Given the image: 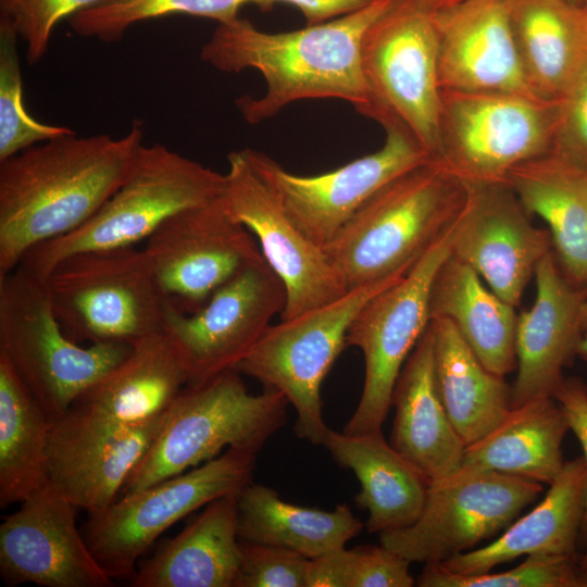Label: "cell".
I'll return each instance as SVG.
<instances>
[{"label":"cell","instance_id":"obj_1","mask_svg":"<svg viewBox=\"0 0 587 587\" xmlns=\"http://www.w3.org/2000/svg\"><path fill=\"white\" fill-rule=\"evenodd\" d=\"M142 139L137 124L120 138L73 132L0 161V276L37 245L90 220L124 180Z\"/></svg>","mask_w":587,"mask_h":587},{"label":"cell","instance_id":"obj_2","mask_svg":"<svg viewBox=\"0 0 587 587\" xmlns=\"http://www.w3.org/2000/svg\"><path fill=\"white\" fill-rule=\"evenodd\" d=\"M394 1L377 0L354 13L282 33L262 32L238 17L217 25L200 57L226 73L249 68L261 73L264 93L237 100L250 124L307 99H339L362 114L370 103L361 64L362 40Z\"/></svg>","mask_w":587,"mask_h":587},{"label":"cell","instance_id":"obj_3","mask_svg":"<svg viewBox=\"0 0 587 587\" xmlns=\"http://www.w3.org/2000/svg\"><path fill=\"white\" fill-rule=\"evenodd\" d=\"M465 184L435 160L375 192L323 247L348 290L407 273L455 221Z\"/></svg>","mask_w":587,"mask_h":587},{"label":"cell","instance_id":"obj_4","mask_svg":"<svg viewBox=\"0 0 587 587\" xmlns=\"http://www.w3.org/2000/svg\"><path fill=\"white\" fill-rule=\"evenodd\" d=\"M287 404L273 389L250 394L236 370L186 385L127 478L122 496L208 462L225 447L260 451L285 425Z\"/></svg>","mask_w":587,"mask_h":587},{"label":"cell","instance_id":"obj_5","mask_svg":"<svg viewBox=\"0 0 587 587\" xmlns=\"http://www.w3.org/2000/svg\"><path fill=\"white\" fill-rule=\"evenodd\" d=\"M130 350L120 342L80 346L63 330L45 279L22 265L0 276V354L50 421L63 416Z\"/></svg>","mask_w":587,"mask_h":587},{"label":"cell","instance_id":"obj_6","mask_svg":"<svg viewBox=\"0 0 587 587\" xmlns=\"http://www.w3.org/2000/svg\"><path fill=\"white\" fill-rule=\"evenodd\" d=\"M224 174L163 145L138 149L114 193L79 228L30 249L18 265L45 279L75 252L135 246L173 214L222 197Z\"/></svg>","mask_w":587,"mask_h":587},{"label":"cell","instance_id":"obj_7","mask_svg":"<svg viewBox=\"0 0 587 587\" xmlns=\"http://www.w3.org/2000/svg\"><path fill=\"white\" fill-rule=\"evenodd\" d=\"M361 64L370 98L362 114L404 129L435 160L441 113L435 11L421 0H395L365 32Z\"/></svg>","mask_w":587,"mask_h":587},{"label":"cell","instance_id":"obj_8","mask_svg":"<svg viewBox=\"0 0 587 587\" xmlns=\"http://www.w3.org/2000/svg\"><path fill=\"white\" fill-rule=\"evenodd\" d=\"M55 315L76 342L133 346L164 330L166 298L143 249L75 252L45 278Z\"/></svg>","mask_w":587,"mask_h":587},{"label":"cell","instance_id":"obj_9","mask_svg":"<svg viewBox=\"0 0 587 587\" xmlns=\"http://www.w3.org/2000/svg\"><path fill=\"white\" fill-rule=\"evenodd\" d=\"M405 273L348 290L336 300L270 325L236 371L282 394L297 412L295 434L323 444L329 427L322 413L321 387L347 347L351 323L377 292Z\"/></svg>","mask_w":587,"mask_h":587},{"label":"cell","instance_id":"obj_10","mask_svg":"<svg viewBox=\"0 0 587 587\" xmlns=\"http://www.w3.org/2000/svg\"><path fill=\"white\" fill-rule=\"evenodd\" d=\"M560 100L441 90L435 161L464 184L508 182L516 165L551 152Z\"/></svg>","mask_w":587,"mask_h":587},{"label":"cell","instance_id":"obj_11","mask_svg":"<svg viewBox=\"0 0 587 587\" xmlns=\"http://www.w3.org/2000/svg\"><path fill=\"white\" fill-rule=\"evenodd\" d=\"M260 451L229 447L187 473L123 495L100 513L89 515L86 542L112 578L135 572L139 558L170 526L211 501L238 495L252 479Z\"/></svg>","mask_w":587,"mask_h":587},{"label":"cell","instance_id":"obj_12","mask_svg":"<svg viewBox=\"0 0 587 587\" xmlns=\"http://www.w3.org/2000/svg\"><path fill=\"white\" fill-rule=\"evenodd\" d=\"M454 222L399 280L374 295L351 323L347 346L363 352L365 375L360 401L344 433L382 430L398 376L430 323V289L450 255Z\"/></svg>","mask_w":587,"mask_h":587},{"label":"cell","instance_id":"obj_13","mask_svg":"<svg viewBox=\"0 0 587 587\" xmlns=\"http://www.w3.org/2000/svg\"><path fill=\"white\" fill-rule=\"evenodd\" d=\"M542 490L540 483L462 466L428 484L416 522L379 540L411 562H444L503 532Z\"/></svg>","mask_w":587,"mask_h":587},{"label":"cell","instance_id":"obj_14","mask_svg":"<svg viewBox=\"0 0 587 587\" xmlns=\"http://www.w3.org/2000/svg\"><path fill=\"white\" fill-rule=\"evenodd\" d=\"M287 292L264 257L237 273L197 311L183 313L168 302L164 330L178 345L188 384L236 370L285 309Z\"/></svg>","mask_w":587,"mask_h":587},{"label":"cell","instance_id":"obj_15","mask_svg":"<svg viewBox=\"0 0 587 587\" xmlns=\"http://www.w3.org/2000/svg\"><path fill=\"white\" fill-rule=\"evenodd\" d=\"M143 251L166 301L187 314L263 258L254 236L227 213L221 198L166 218Z\"/></svg>","mask_w":587,"mask_h":587},{"label":"cell","instance_id":"obj_16","mask_svg":"<svg viewBox=\"0 0 587 587\" xmlns=\"http://www.w3.org/2000/svg\"><path fill=\"white\" fill-rule=\"evenodd\" d=\"M384 129L385 142L378 150L319 175H297L265 153L246 151L292 221L323 248L382 187L432 160L404 129L395 125Z\"/></svg>","mask_w":587,"mask_h":587},{"label":"cell","instance_id":"obj_17","mask_svg":"<svg viewBox=\"0 0 587 587\" xmlns=\"http://www.w3.org/2000/svg\"><path fill=\"white\" fill-rule=\"evenodd\" d=\"M222 202L227 213L255 238L283 280L287 300L280 320L332 302L347 289L323 248L292 221L277 195L250 161L246 149L228 154Z\"/></svg>","mask_w":587,"mask_h":587},{"label":"cell","instance_id":"obj_18","mask_svg":"<svg viewBox=\"0 0 587 587\" xmlns=\"http://www.w3.org/2000/svg\"><path fill=\"white\" fill-rule=\"evenodd\" d=\"M465 187L450 254L473 267L503 301L517 307L538 263L552 251L550 233L533 224L508 182Z\"/></svg>","mask_w":587,"mask_h":587},{"label":"cell","instance_id":"obj_19","mask_svg":"<svg viewBox=\"0 0 587 587\" xmlns=\"http://www.w3.org/2000/svg\"><path fill=\"white\" fill-rule=\"evenodd\" d=\"M75 508L47 483L3 517L0 574L8 586H112L77 528Z\"/></svg>","mask_w":587,"mask_h":587},{"label":"cell","instance_id":"obj_20","mask_svg":"<svg viewBox=\"0 0 587 587\" xmlns=\"http://www.w3.org/2000/svg\"><path fill=\"white\" fill-rule=\"evenodd\" d=\"M188 384L182 350L165 330L140 339L61 417L89 429L121 430L165 413Z\"/></svg>","mask_w":587,"mask_h":587},{"label":"cell","instance_id":"obj_21","mask_svg":"<svg viewBox=\"0 0 587 587\" xmlns=\"http://www.w3.org/2000/svg\"><path fill=\"white\" fill-rule=\"evenodd\" d=\"M533 305L517 315L516 377L511 386V408L550 396L564 377L584 334L582 305L587 288L573 285L550 251L535 271Z\"/></svg>","mask_w":587,"mask_h":587},{"label":"cell","instance_id":"obj_22","mask_svg":"<svg viewBox=\"0 0 587 587\" xmlns=\"http://www.w3.org/2000/svg\"><path fill=\"white\" fill-rule=\"evenodd\" d=\"M435 15L441 90L538 98L525 78L504 0H464Z\"/></svg>","mask_w":587,"mask_h":587},{"label":"cell","instance_id":"obj_23","mask_svg":"<svg viewBox=\"0 0 587 587\" xmlns=\"http://www.w3.org/2000/svg\"><path fill=\"white\" fill-rule=\"evenodd\" d=\"M167 411L121 430L87 429L51 421L48 483L89 515L102 512L116 500L161 429Z\"/></svg>","mask_w":587,"mask_h":587},{"label":"cell","instance_id":"obj_24","mask_svg":"<svg viewBox=\"0 0 587 587\" xmlns=\"http://www.w3.org/2000/svg\"><path fill=\"white\" fill-rule=\"evenodd\" d=\"M391 446L428 484L457 473L466 445L442 403L435 375L430 323L396 382Z\"/></svg>","mask_w":587,"mask_h":587},{"label":"cell","instance_id":"obj_25","mask_svg":"<svg viewBox=\"0 0 587 587\" xmlns=\"http://www.w3.org/2000/svg\"><path fill=\"white\" fill-rule=\"evenodd\" d=\"M544 499L517 517L487 546L457 554L440 564L458 574L490 572L501 563L536 553L575 555L587 500L583 457L565 461Z\"/></svg>","mask_w":587,"mask_h":587},{"label":"cell","instance_id":"obj_26","mask_svg":"<svg viewBox=\"0 0 587 587\" xmlns=\"http://www.w3.org/2000/svg\"><path fill=\"white\" fill-rule=\"evenodd\" d=\"M525 78L561 100L587 72V8L567 0H504Z\"/></svg>","mask_w":587,"mask_h":587},{"label":"cell","instance_id":"obj_27","mask_svg":"<svg viewBox=\"0 0 587 587\" xmlns=\"http://www.w3.org/2000/svg\"><path fill=\"white\" fill-rule=\"evenodd\" d=\"M322 446L339 466L355 474L360 491L354 501L369 513V533L398 530L416 522L426 501L428 483L385 439L382 430L350 435L328 428Z\"/></svg>","mask_w":587,"mask_h":587},{"label":"cell","instance_id":"obj_28","mask_svg":"<svg viewBox=\"0 0 587 587\" xmlns=\"http://www.w3.org/2000/svg\"><path fill=\"white\" fill-rule=\"evenodd\" d=\"M240 554L237 495H227L142 562L132 586L234 587Z\"/></svg>","mask_w":587,"mask_h":587},{"label":"cell","instance_id":"obj_29","mask_svg":"<svg viewBox=\"0 0 587 587\" xmlns=\"http://www.w3.org/2000/svg\"><path fill=\"white\" fill-rule=\"evenodd\" d=\"M508 183L525 210L548 224L565 277L587 288V171L550 152L516 165Z\"/></svg>","mask_w":587,"mask_h":587},{"label":"cell","instance_id":"obj_30","mask_svg":"<svg viewBox=\"0 0 587 587\" xmlns=\"http://www.w3.org/2000/svg\"><path fill=\"white\" fill-rule=\"evenodd\" d=\"M429 312L430 320L451 321L491 373L504 377L516 369L515 307L487 289L473 267L451 254L435 275Z\"/></svg>","mask_w":587,"mask_h":587},{"label":"cell","instance_id":"obj_31","mask_svg":"<svg viewBox=\"0 0 587 587\" xmlns=\"http://www.w3.org/2000/svg\"><path fill=\"white\" fill-rule=\"evenodd\" d=\"M569 430L553 397L532 399L511 408L497 427L467 446L462 466L550 485L565 463L562 442Z\"/></svg>","mask_w":587,"mask_h":587},{"label":"cell","instance_id":"obj_32","mask_svg":"<svg viewBox=\"0 0 587 587\" xmlns=\"http://www.w3.org/2000/svg\"><path fill=\"white\" fill-rule=\"evenodd\" d=\"M237 514L240 541L286 548L310 560L346 547L364 526L346 503L332 511L297 505L253 483L237 495Z\"/></svg>","mask_w":587,"mask_h":587},{"label":"cell","instance_id":"obj_33","mask_svg":"<svg viewBox=\"0 0 587 587\" xmlns=\"http://www.w3.org/2000/svg\"><path fill=\"white\" fill-rule=\"evenodd\" d=\"M430 328L438 390L467 447L505 417L511 409V386L483 365L451 321L433 319Z\"/></svg>","mask_w":587,"mask_h":587},{"label":"cell","instance_id":"obj_34","mask_svg":"<svg viewBox=\"0 0 587 587\" xmlns=\"http://www.w3.org/2000/svg\"><path fill=\"white\" fill-rule=\"evenodd\" d=\"M51 421L0 354V507L21 503L48 483Z\"/></svg>","mask_w":587,"mask_h":587},{"label":"cell","instance_id":"obj_35","mask_svg":"<svg viewBox=\"0 0 587 587\" xmlns=\"http://www.w3.org/2000/svg\"><path fill=\"white\" fill-rule=\"evenodd\" d=\"M251 3L263 9L264 0H100L73 14L70 25L80 36L112 42L141 21L186 14L221 24L238 18L240 9Z\"/></svg>","mask_w":587,"mask_h":587},{"label":"cell","instance_id":"obj_36","mask_svg":"<svg viewBox=\"0 0 587 587\" xmlns=\"http://www.w3.org/2000/svg\"><path fill=\"white\" fill-rule=\"evenodd\" d=\"M420 587H587L578 555L529 554L517 566L498 573L458 574L440 562H427L416 579Z\"/></svg>","mask_w":587,"mask_h":587},{"label":"cell","instance_id":"obj_37","mask_svg":"<svg viewBox=\"0 0 587 587\" xmlns=\"http://www.w3.org/2000/svg\"><path fill=\"white\" fill-rule=\"evenodd\" d=\"M17 38L12 24L0 16V161L74 132L66 126L43 124L27 112L23 100Z\"/></svg>","mask_w":587,"mask_h":587},{"label":"cell","instance_id":"obj_38","mask_svg":"<svg viewBox=\"0 0 587 587\" xmlns=\"http://www.w3.org/2000/svg\"><path fill=\"white\" fill-rule=\"evenodd\" d=\"M410 563L382 544L344 547L310 560L308 587H411Z\"/></svg>","mask_w":587,"mask_h":587},{"label":"cell","instance_id":"obj_39","mask_svg":"<svg viewBox=\"0 0 587 587\" xmlns=\"http://www.w3.org/2000/svg\"><path fill=\"white\" fill-rule=\"evenodd\" d=\"M100 0H0L5 17L26 45L28 65L38 63L48 50L54 26L64 17Z\"/></svg>","mask_w":587,"mask_h":587},{"label":"cell","instance_id":"obj_40","mask_svg":"<svg viewBox=\"0 0 587 587\" xmlns=\"http://www.w3.org/2000/svg\"><path fill=\"white\" fill-rule=\"evenodd\" d=\"M234 587H308L310 559L277 546L240 541Z\"/></svg>","mask_w":587,"mask_h":587},{"label":"cell","instance_id":"obj_41","mask_svg":"<svg viewBox=\"0 0 587 587\" xmlns=\"http://www.w3.org/2000/svg\"><path fill=\"white\" fill-rule=\"evenodd\" d=\"M551 153L587 171V72L560 100Z\"/></svg>","mask_w":587,"mask_h":587},{"label":"cell","instance_id":"obj_42","mask_svg":"<svg viewBox=\"0 0 587 587\" xmlns=\"http://www.w3.org/2000/svg\"><path fill=\"white\" fill-rule=\"evenodd\" d=\"M561 407L570 430L578 439L587 469V385L579 377H563L553 394ZM579 544L587 545V500Z\"/></svg>","mask_w":587,"mask_h":587},{"label":"cell","instance_id":"obj_43","mask_svg":"<svg viewBox=\"0 0 587 587\" xmlns=\"http://www.w3.org/2000/svg\"><path fill=\"white\" fill-rule=\"evenodd\" d=\"M377 0H264L263 9L276 2L296 7L304 16L307 25L324 23L360 11Z\"/></svg>","mask_w":587,"mask_h":587},{"label":"cell","instance_id":"obj_44","mask_svg":"<svg viewBox=\"0 0 587 587\" xmlns=\"http://www.w3.org/2000/svg\"><path fill=\"white\" fill-rule=\"evenodd\" d=\"M421 1L425 3L427 7H429L432 10L439 11V10L450 8L464 0H421Z\"/></svg>","mask_w":587,"mask_h":587},{"label":"cell","instance_id":"obj_45","mask_svg":"<svg viewBox=\"0 0 587 587\" xmlns=\"http://www.w3.org/2000/svg\"><path fill=\"white\" fill-rule=\"evenodd\" d=\"M577 358L583 360L587 364V329L584 332L583 337L577 348Z\"/></svg>","mask_w":587,"mask_h":587},{"label":"cell","instance_id":"obj_46","mask_svg":"<svg viewBox=\"0 0 587 587\" xmlns=\"http://www.w3.org/2000/svg\"><path fill=\"white\" fill-rule=\"evenodd\" d=\"M580 321L585 332L587 329V298L584 300L582 305Z\"/></svg>","mask_w":587,"mask_h":587},{"label":"cell","instance_id":"obj_47","mask_svg":"<svg viewBox=\"0 0 587 587\" xmlns=\"http://www.w3.org/2000/svg\"><path fill=\"white\" fill-rule=\"evenodd\" d=\"M580 566L587 572V545L584 548V552L578 557Z\"/></svg>","mask_w":587,"mask_h":587},{"label":"cell","instance_id":"obj_48","mask_svg":"<svg viewBox=\"0 0 587 587\" xmlns=\"http://www.w3.org/2000/svg\"><path fill=\"white\" fill-rule=\"evenodd\" d=\"M572 3H575V4H578V5H585L586 7V2L587 0H567Z\"/></svg>","mask_w":587,"mask_h":587},{"label":"cell","instance_id":"obj_49","mask_svg":"<svg viewBox=\"0 0 587 587\" xmlns=\"http://www.w3.org/2000/svg\"><path fill=\"white\" fill-rule=\"evenodd\" d=\"M586 8H587V2H586Z\"/></svg>","mask_w":587,"mask_h":587}]
</instances>
